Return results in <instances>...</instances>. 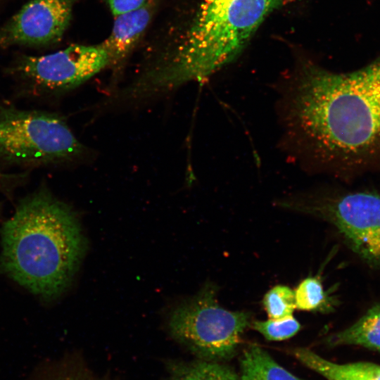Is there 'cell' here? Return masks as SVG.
I'll return each instance as SVG.
<instances>
[{
    "label": "cell",
    "mask_w": 380,
    "mask_h": 380,
    "mask_svg": "<svg viewBox=\"0 0 380 380\" xmlns=\"http://www.w3.org/2000/svg\"><path fill=\"white\" fill-rule=\"evenodd\" d=\"M279 92L282 142L304 167L345 177L380 165V58L345 73L305 66Z\"/></svg>",
    "instance_id": "6da1fadb"
},
{
    "label": "cell",
    "mask_w": 380,
    "mask_h": 380,
    "mask_svg": "<svg viewBox=\"0 0 380 380\" xmlns=\"http://www.w3.org/2000/svg\"><path fill=\"white\" fill-rule=\"evenodd\" d=\"M1 238V270L46 299L70 285L87 244L73 210L45 187L19 202Z\"/></svg>",
    "instance_id": "7a4b0ae2"
},
{
    "label": "cell",
    "mask_w": 380,
    "mask_h": 380,
    "mask_svg": "<svg viewBox=\"0 0 380 380\" xmlns=\"http://www.w3.org/2000/svg\"><path fill=\"white\" fill-rule=\"evenodd\" d=\"M282 0H203L175 49L185 63L217 71L241 52Z\"/></svg>",
    "instance_id": "3957f363"
},
{
    "label": "cell",
    "mask_w": 380,
    "mask_h": 380,
    "mask_svg": "<svg viewBox=\"0 0 380 380\" xmlns=\"http://www.w3.org/2000/svg\"><path fill=\"white\" fill-rule=\"evenodd\" d=\"M84 152L58 114L0 106V158L5 162L45 165L73 160Z\"/></svg>",
    "instance_id": "277c9868"
},
{
    "label": "cell",
    "mask_w": 380,
    "mask_h": 380,
    "mask_svg": "<svg viewBox=\"0 0 380 380\" xmlns=\"http://www.w3.org/2000/svg\"><path fill=\"white\" fill-rule=\"evenodd\" d=\"M250 325L248 312L230 311L219 305L217 289L210 283L177 305L168 319L175 339L205 360L220 362L236 354Z\"/></svg>",
    "instance_id": "5b68a950"
},
{
    "label": "cell",
    "mask_w": 380,
    "mask_h": 380,
    "mask_svg": "<svg viewBox=\"0 0 380 380\" xmlns=\"http://www.w3.org/2000/svg\"><path fill=\"white\" fill-rule=\"evenodd\" d=\"M277 204L329 222L355 253L380 270L379 194L315 190L286 197Z\"/></svg>",
    "instance_id": "8992f818"
},
{
    "label": "cell",
    "mask_w": 380,
    "mask_h": 380,
    "mask_svg": "<svg viewBox=\"0 0 380 380\" xmlns=\"http://www.w3.org/2000/svg\"><path fill=\"white\" fill-rule=\"evenodd\" d=\"M111 65L101 44H72L43 56H19L8 73L37 93L57 94L78 87Z\"/></svg>",
    "instance_id": "52a82bcc"
},
{
    "label": "cell",
    "mask_w": 380,
    "mask_h": 380,
    "mask_svg": "<svg viewBox=\"0 0 380 380\" xmlns=\"http://www.w3.org/2000/svg\"><path fill=\"white\" fill-rule=\"evenodd\" d=\"M73 4L74 0H30L0 26V48L56 44L70 24Z\"/></svg>",
    "instance_id": "ba28073f"
},
{
    "label": "cell",
    "mask_w": 380,
    "mask_h": 380,
    "mask_svg": "<svg viewBox=\"0 0 380 380\" xmlns=\"http://www.w3.org/2000/svg\"><path fill=\"white\" fill-rule=\"evenodd\" d=\"M154 4L148 0L142 6L114 16L110 35L101 45L108 53L112 65L124 60L144 32L152 17Z\"/></svg>",
    "instance_id": "9c48e42d"
},
{
    "label": "cell",
    "mask_w": 380,
    "mask_h": 380,
    "mask_svg": "<svg viewBox=\"0 0 380 380\" xmlns=\"http://www.w3.org/2000/svg\"><path fill=\"white\" fill-rule=\"evenodd\" d=\"M292 355L303 365L327 380H380V365L358 361L336 363L306 348H297Z\"/></svg>",
    "instance_id": "30bf717a"
},
{
    "label": "cell",
    "mask_w": 380,
    "mask_h": 380,
    "mask_svg": "<svg viewBox=\"0 0 380 380\" xmlns=\"http://www.w3.org/2000/svg\"><path fill=\"white\" fill-rule=\"evenodd\" d=\"M331 346L353 345L380 352V305L369 308L353 324L327 338Z\"/></svg>",
    "instance_id": "8fae6325"
},
{
    "label": "cell",
    "mask_w": 380,
    "mask_h": 380,
    "mask_svg": "<svg viewBox=\"0 0 380 380\" xmlns=\"http://www.w3.org/2000/svg\"><path fill=\"white\" fill-rule=\"evenodd\" d=\"M239 380H303L286 369L264 349L252 345L240 360Z\"/></svg>",
    "instance_id": "7c38bea8"
},
{
    "label": "cell",
    "mask_w": 380,
    "mask_h": 380,
    "mask_svg": "<svg viewBox=\"0 0 380 380\" xmlns=\"http://www.w3.org/2000/svg\"><path fill=\"white\" fill-rule=\"evenodd\" d=\"M296 308L305 311L329 313L338 305L331 292L324 290L319 277H308L294 291Z\"/></svg>",
    "instance_id": "4fadbf2b"
},
{
    "label": "cell",
    "mask_w": 380,
    "mask_h": 380,
    "mask_svg": "<svg viewBox=\"0 0 380 380\" xmlns=\"http://www.w3.org/2000/svg\"><path fill=\"white\" fill-rule=\"evenodd\" d=\"M170 380H239V376L220 362L204 360L181 367Z\"/></svg>",
    "instance_id": "5bb4252c"
},
{
    "label": "cell",
    "mask_w": 380,
    "mask_h": 380,
    "mask_svg": "<svg viewBox=\"0 0 380 380\" xmlns=\"http://www.w3.org/2000/svg\"><path fill=\"white\" fill-rule=\"evenodd\" d=\"M262 304L270 319L292 315L296 308L294 291L287 286L277 285L265 293Z\"/></svg>",
    "instance_id": "9a60e30c"
},
{
    "label": "cell",
    "mask_w": 380,
    "mask_h": 380,
    "mask_svg": "<svg viewBox=\"0 0 380 380\" xmlns=\"http://www.w3.org/2000/svg\"><path fill=\"white\" fill-rule=\"evenodd\" d=\"M254 330L261 334L268 341H284L296 335L301 326L292 315L279 319H269L266 321H254Z\"/></svg>",
    "instance_id": "2e32d148"
},
{
    "label": "cell",
    "mask_w": 380,
    "mask_h": 380,
    "mask_svg": "<svg viewBox=\"0 0 380 380\" xmlns=\"http://www.w3.org/2000/svg\"><path fill=\"white\" fill-rule=\"evenodd\" d=\"M109 7L114 16L137 9L144 5L148 0H103Z\"/></svg>",
    "instance_id": "e0dca14e"
}]
</instances>
